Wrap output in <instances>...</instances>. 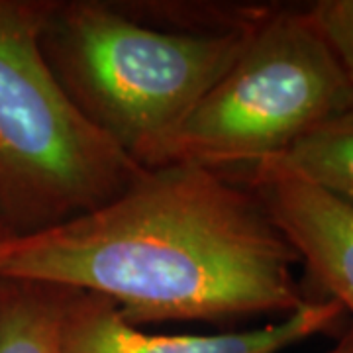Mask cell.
<instances>
[{"mask_svg": "<svg viewBox=\"0 0 353 353\" xmlns=\"http://www.w3.org/2000/svg\"><path fill=\"white\" fill-rule=\"evenodd\" d=\"M299 261L253 190L224 171L173 161L88 214L6 238L0 281L101 294L139 328L292 314L306 303Z\"/></svg>", "mask_w": 353, "mask_h": 353, "instance_id": "obj_1", "label": "cell"}, {"mask_svg": "<svg viewBox=\"0 0 353 353\" xmlns=\"http://www.w3.org/2000/svg\"><path fill=\"white\" fill-rule=\"evenodd\" d=\"M67 294L51 285L0 281V353H63Z\"/></svg>", "mask_w": 353, "mask_h": 353, "instance_id": "obj_7", "label": "cell"}, {"mask_svg": "<svg viewBox=\"0 0 353 353\" xmlns=\"http://www.w3.org/2000/svg\"><path fill=\"white\" fill-rule=\"evenodd\" d=\"M343 308L332 299L306 301L283 322L220 336H155L122 318L106 296L69 290L65 301L63 353H279L332 328Z\"/></svg>", "mask_w": 353, "mask_h": 353, "instance_id": "obj_5", "label": "cell"}, {"mask_svg": "<svg viewBox=\"0 0 353 353\" xmlns=\"http://www.w3.org/2000/svg\"><path fill=\"white\" fill-rule=\"evenodd\" d=\"M228 175L255 192L328 299L353 314V206L275 161Z\"/></svg>", "mask_w": 353, "mask_h": 353, "instance_id": "obj_6", "label": "cell"}, {"mask_svg": "<svg viewBox=\"0 0 353 353\" xmlns=\"http://www.w3.org/2000/svg\"><path fill=\"white\" fill-rule=\"evenodd\" d=\"M6 238H10V236H8V232H6V228H4V224L0 222V243L6 240Z\"/></svg>", "mask_w": 353, "mask_h": 353, "instance_id": "obj_11", "label": "cell"}, {"mask_svg": "<svg viewBox=\"0 0 353 353\" xmlns=\"http://www.w3.org/2000/svg\"><path fill=\"white\" fill-rule=\"evenodd\" d=\"M261 18L234 30H181L145 24L118 2L48 0L39 46L85 118L152 169L169 161L181 126Z\"/></svg>", "mask_w": 353, "mask_h": 353, "instance_id": "obj_2", "label": "cell"}, {"mask_svg": "<svg viewBox=\"0 0 353 353\" xmlns=\"http://www.w3.org/2000/svg\"><path fill=\"white\" fill-rule=\"evenodd\" d=\"M328 353H353V326L341 336L340 341Z\"/></svg>", "mask_w": 353, "mask_h": 353, "instance_id": "obj_10", "label": "cell"}, {"mask_svg": "<svg viewBox=\"0 0 353 353\" xmlns=\"http://www.w3.org/2000/svg\"><path fill=\"white\" fill-rule=\"evenodd\" d=\"M48 0H0V222L30 236L130 189L136 163L67 97L43 57Z\"/></svg>", "mask_w": 353, "mask_h": 353, "instance_id": "obj_3", "label": "cell"}, {"mask_svg": "<svg viewBox=\"0 0 353 353\" xmlns=\"http://www.w3.org/2000/svg\"><path fill=\"white\" fill-rule=\"evenodd\" d=\"M306 10L353 83V0H320Z\"/></svg>", "mask_w": 353, "mask_h": 353, "instance_id": "obj_9", "label": "cell"}, {"mask_svg": "<svg viewBox=\"0 0 353 353\" xmlns=\"http://www.w3.org/2000/svg\"><path fill=\"white\" fill-rule=\"evenodd\" d=\"M352 104L353 83L308 10L269 8L181 126L167 163L250 169Z\"/></svg>", "mask_w": 353, "mask_h": 353, "instance_id": "obj_4", "label": "cell"}, {"mask_svg": "<svg viewBox=\"0 0 353 353\" xmlns=\"http://www.w3.org/2000/svg\"><path fill=\"white\" fill-rule=\"evenodd\" d=\"M269 161L353 206V104Z\"/></svg>", "mask_w": 353, "mask_h": 353, "instance_id": "obj_8", "label": "cell"}]
</instances>
